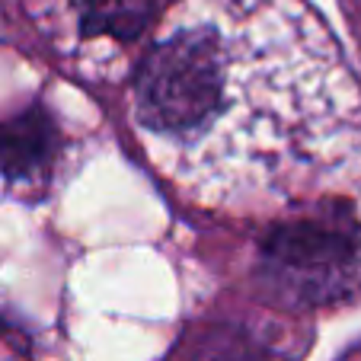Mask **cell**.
<instances>
[{"label":"cell","instance_id":"3957f363","mask_svg":"<svg viewBox=\"0 0 361 361\" xmlns=\"http://www.w3.org/2000/svg\"><path fill=\"white\" fill-rule=\"evenodd\" d=\"M58 125L42 106L0 122V173L13 185H42L58 157Z\"/></svg>","mask_w":361,"mask_h":361},{"label":"cell","instance_id":"7a4b0ae2","mask_svg":"<svg viewBox=\"0 0 361 361\" xmlns=\"http://www.w3.org/2000/svg\"><path fill=\"white\" fill-rule=\"evenodd\" d=\"M262 291L291 307H339L361 291V218L320 204L281 221L259 246Z\"/></svg>","mask_w":361,"mask_h":361},{"label":"cell","instance_id":"277c9868","mask_svg":"<svg viewBox=\"0 0 361 361\" xmlns=\"http://www.w3.org/2000/svg\"><path fill=\"white\" fill-rule=\"evenodd\" d=\"M87 35H109L128 42L147 29L154 0H71Z\"/></svg>","mask_w":361,"mask_h":361},{"label":"cell","instance_id":"6da1fadb","mask_svg":"<svg viewBox=\"0 0 361 361\" xmlns=\"http://www.w3.org/2000/svg\"><path fill=\"white\" fill-rule=\"evenodd\" d=\"M131 122L204 208L259 212L361 179V87L304 0H179L135 74Z\"/></svg>","mask_w":361,"mask_h":361}]
</instances>
